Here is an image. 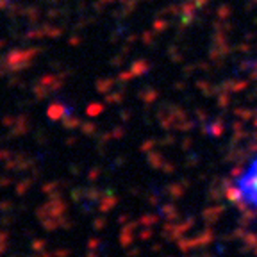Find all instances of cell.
<instances>
[{
	"label": "cell",
	"mask_w": 257,
	"mask_h": 257,
	"mask_svg": "<svg viewBox=\"0 0 257 257\" xmlns=\"http://www.w3.org/2000/svg\"><path fill=\"white\" fill-rule=\"evenodd\" d=\"M234 189L239 200L257 213V157H253L246 168L236 177Z\"/></svg>",
	"instance_id": "obj_1"
}]
</instances>
